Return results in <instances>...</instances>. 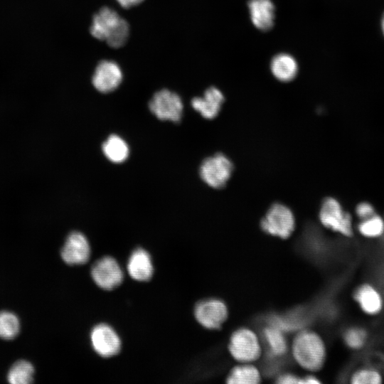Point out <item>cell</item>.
<instances>
[{
  "mask_svg": "<svg viewBox=\"0 0 384 384\" xmlns=\"http://www.w3.org/2000/svg\"><path fill=\"white\" fill-rule=\"evenodd\" d=\"M303 380H304V383H307V384L320 383V381L313 375H308L305 378H303Z\"/></svg>",
  "mask_w": 384,
  "mask_h": 384,
  "instance_id": "cell-29",
  "label": "cell"
},
{
  "mask_svg": "<svg viewBox=\"0 0 384 384\" xmlns=\"http://www.w3.org/2000/svg\"><path fill=\"white\" fill-rule=\"evenodd\" d=\"M19 321L17 316L9 311L0 312V337L12 339L19 331Z\"/></svg>",
  "mask_w": 384,
  "mask_h": 384,
  "instance_id": "cell-22",
  "label": "cell"
},
{
  "mask_svg": "<svg viewBox=\"0 0 384 384\" xmlns=\"http://www.w3.org/2000/svg\"><path fill=\"white\" fill-rule=\"evenodd\" d=\"M273 75L279 81L287 82L295 78L298 72L296 60L287 53L276 55L270 63Z\"/></svg>",
  "mask_w": 384,
  "mask_h": 384,
  "instance_id": "cell-17",
  "label": "cell"
},
{
  "mask_svg": "<svg viewBox=\"0 0 384 384\" xmlns=\"http://www.w3.org/2000/svg\"><path fill=\"white\" fill-rule=\"evenodd\" d=\"M233 171L232 161L223 154H215L203 160L200 166L201 179L213 188L226 185Z\"/></svg>",
  "mask_w": 384,
  "mask_h": 384,
  "instance_id": "cell-4",
  "label": "cell"
},
{
  "mask_svg": "<svg viewBox=\"0 0 384 384\" xmlns=\"http://www.w3.org/2000/svg\"><path fill=\"white\" fill-rule=\"evenodd\" d=\"M358 230L366 237H378L384 232V222L379 215L374 214L359 223Z\"/></svg>",
  "mask_w": 384,
  "mask_h": 384,
  "instance_id": "cell-23",
  "label": "cell"
},
{
  "mask_svg": "<svg viewBox=\"0 0 384 384\" xmlns=\"http://www.w3.org/2000/svg\"><path fill=\"white\" fill-rule=\"evenodd\" d=\"M150 111L161 120L179 122L183 112V103L178 94L162 89L154 94L149 102Z\"/></svg>",
  "mask_w": 384,
  "mask_h": 384,
  "instance_id": "cell-6",
  "label": "cell"
},
{
  "mask_svg": "<svg viewBox=\"0 0 384 384\" xmlns=\"http://www.w3.org/2000/svg\"><path fill=\"white\" fill-rule=\"evenodd\" d=\"M102 151L108 160L113 163H122L129 156V146L119 136L110 135L102 144Z\"/></svg>",
  "mask_w": 384,
  "mask_h": 384,
  "instance_id": "cell-18",
  "label": "cell"
},
{
  "mask_svg": "<svg viewBox=\"0 0 384 384\" xmlns=\"http://www.w3.org/2000/svg\"><path fill=\"white\" fill-rule=\"evenodd\" d=\"M194 314L196 320L204 327L210 329L220 328L228 317L225 304L220 299H209L198 303Z\"/></svg>",
  "mask_w": 384,
  "mask_h": 384,
  "instance_id": "cell-10",
  "label": "cell"
},
{
  "mask_svg": "<svg viewBox=\"0 0 384 384\" xmlns=\"http://www.w3.org/2000/svg\"><path fill=\"white\" fill-rule=\"evenodd\" d=\"M90 256V247L85 236L80 232L71 233L61 250L63 261L68 265H82Z\"/></svg>",
  "mask_w": 384,
  "mask_h": 384,
  "instance_id": "cell-12",
  "label": "cell"
},
{
  "mask_svg": "<svg viewBox=\"0 0 384 384\" xmlns=\"http://www.w3.org/2000/svg\"><path fill=\"white\" fill-rule=\"evenodd\" d=\"M356 212L357 215L362 220L375 214L373 207L367 202L359 203L356 207Z\"/></svg>",
  "mask_w": 384,
  "mask_h": 384,
  "instance_id": "cell-26",
  "label": "cell"
},
{
  "mask_svg": "<svg viewBox=\"0 0 384 384\" xmlns=\"http://www.w3.org/2000/svg\"><path fill=\"white\" fill-rule=\"evenodd\" d=\"M91 275L96 284L106 290L118 287L123 280L122 269L111 257L98 260L92 267Z\"/></svg>",
  "mask_w": 384,
  "mask_h": 384,
  "instance_id": "cell-8",
  "label": "cell"
},
{
  "mask_svg": "<svg viewBox=\"0 0 384 384\" xmlns=\"http://www.w3.org/2000/svg\"><path fill=\"white\" fill-rule=\"evenodd\" d=\"M353 297L361 309L368 314H376L382 309L383 301L381 296L370 284H364L358 287L354 292Z\"/></svg>",
  "mask_w": 384,
  "mask_h": 384,
  "instance_id": "cell-16",
  "label": "cell"
},
{
  "mask_svg": "<svg viewBox=\"0 0 384 384\" xmlns=\"http://www.w3.org/2000/svg\"><path fill=\"white\" fill-rule=\"evenodd\" d=\"M319 220L323 225L345 236H351L352 221L349 213L344 211L340 203L334 198H326L319 210Z\"/></svg>",
  "mask_w": 384,
  "mask_h": 384,
  "instance_id": "cell-5",
  "label": "cell"
},
{
  "mask_svg": "<svg viewBox=\"0 0 384 384\" xmlns=\"http://www.w3.org/2000/svg\"><path fill=\"white\" fill-rule=\"evenodd\" d=\"M228 348L235 359L245 363L257 359L261 353L257 336L246 328L238 329L232 334Z\"/></svg>",
  "mask_w": 384,
  "mask_h": 384,
  "instance_id": "cell-7",
  "label": "cell"
},
{
  "mask_svg": "<svg viewBox=\"0 0 384 384\" xmlns=\"http://www.w3.org/2000/svg\"><path fill=\"white\" fill-rule=\"evenodd\" d=\"M261 227L267 233L285 239L294 230L295 218L289 208L274 203L262 219Z\"/></svg>",
  "mask_w": 384,
  "mask_h": 384,
  "instance_id": "cell-3",
  "label": "cell"
},
{
  "mask_svg": "<svg viewBox=\"0 0 384 384\" xmlns=\"http://www.w3.org/2000/svg\"><path fill=\"white\" fill-rule=\"evenodd\" d=\"M263 336L273 356H282L287 350V343L282 331L272 325L263 330Z\"/></svg>",
  "mask_w": 384,
  "mask_h": 384,
  "instance_id": "cell-20",
  "label": "cell"
},
{
  "mask_svg": "<svg viewBox=\"0 0 384 384\" xmlns=\"http://www.w3.org/2000/svg\"><path fill=\"white\" fill-rule=\"evenodd\" d=\"M292 353L295 361L304 368L317 370L325 360V346L320 336L311 331H302L294 338Z\"/></svg>",
  "mask_w": 384,
  "mask_h": 384,
  "instance_id": "cell-2",
  "label": "cell"
},
{
  "mask_svg": "<svg viewBox=\"0 0 384 384\" xmlns=\"http://www.w3.org/2000/svg\"><path fill=\"white\" fill-rule=\"evenodd\" d=\"M260 374L257 368L245 364L233 368L227 378L228 383L256 384L260 382Z\"/></svg>",
  "mask_w": 384,
  "mask_h": 384,
  "instance_id": "cell-19",
  "label": "cell"
},
{
  "mask_svg": "<svg viewBox=\"0 0 384 384\" xmlns=\"http://www.w3.org/2000/svg\"><path fill=\"white\" fill-rule=\"evenodd\" d=\"M247 6L251 21L257 28L263 31L272 28L274 20V6L271 0H250Z\"/></svg>",
  "mask_w": 384,
  "mask_h": 384,
  "instance_id": "cell-14",
  "label": "cell"
},
{
  "mask_svg": "<svg viewBox=\"0 0 384 384\" xmlns=\"http://www.w3.org/2000/svg\"><path fill=\"white\" fill-rule=\"evenodd\" d=\"M117 2L124 9H129L141 4L144 0H117Z\"/></svg>",
  "mask_w": 384,
  "mask_h": 384,
  "instance_id": "cell-28",
  "label": "cell"
},
{
  "mask_svg": "<svg viewBox=\"0 0 384 384\" xmlns=\"http://www.w3.org/2000/svg\"><path fill=\"white\" fill-rule=\"evenodd\" d=\"M381 26H382L383 33L384 34V15H383V16L382 18Z\"/></svg>",
  "mask_w": 384,
  "mask_h": 384,
  "instance_id": "cell-30",
  "label": "cell"
},
{
  "mask_svg": "<svg viewBox=\"0 0 384 384\" xmlns=\"http://www.w3.org/2000/svg\"><path fill=\"white\" fill-rule=\"evenodd\" d=\"M127 271L130 277L135 280L140 282L149 280L154 272L149 254L142 248L136 249L129 259Z\"/></svg>",
  "mask_w": 384,
  "mask_h": 384,
  "instance_id": "cell-15",
  "label": "cell"
},
{
  "mask_svg": "<svg viewBox=\"0 0 384 384\" xmlns=\"http://www.w3.org/2000/svg\"><path fill=\"white\" fill-rule=\"evenodd\" d=\"M94 350L102 357H110L119 353L120 339L110 326L101 324L93 328L90 335Z\"/></svg>",
  "mask_w": 384,
  "mask_h": 384,
  "instance_id": "cell-11",
  "label": "cell"
},
{
  "mask_svg": "<svg viewBox=\"0 0 384 384\" xmlns=\"http://www.w3.org/2000/svg\"><path fill=\"white\" fill-rule=\"evenodd\" d=\"M224 100L220 90L210 87L205 91L203 97H193L191 104L203 117L211 119L218 114Z\"/></svg>",
  "mask_w": 384,
  "mask_h": 384,
  "instance_id": "cell-13",
  "label": "cell"
},
{
  "mask_svg": "<svg viewBox=\"0 0 384 384\" xmlns=\"http://www.w3.org/2000/svg\"><path fill=\"white\" fill-rule=\"evenodd\" d=\"M122 78V70L116 62L102 60L95 67L92 83L97 91L109 93L119 86Z\"/></svg>",
  "mask_w": 384,
  "mask_h": 384,
  "instance_id": "cell-9",
  "label": "cell"
},
{
  "mask_svg": "<svg viewBox=\"0 0 384 384\" xmlns=\"http://www.w3.org/2000/svg\"><path fill=\"white\" fill-rule=\"evenodd\" d=\"M90 32L111 48H119L128 40L129 25L116 11L104 6L93 15Z\"/></svg>",
  "mask_w": 384,
  "mask_h": 384,
  "instance_id": "cell-1",
  "label": "cell"
},
{
  "mask_svg": "<svg viewBox=\"0 0 384 384\" xmlns=\"http://www.w3.org/2000/svg\"><path fill=\"white\" fill-rule=\"evenodd\" d=\"M34 369L28 361L15 363L9 371L7 379L11 384H28L33 380Z\"/></svg>",
  "mask_w": 384,
  "mask_h": 384,
  "instance_id": "cell-21",
  "label": "cell"
},
{
  "mask_svg": "<svg viewBox=\"0 0 384 384\" xmlns=\"http://www.w3.org/2000/svg\"><path fill=\"white\" fill-rule=\"evenodd\" d=\"M367 338L366 332L361 328H351L344 334L346 343L351 348L359 349L363 346Z\"/></svg>",
  "mask_w": 384,
  "mask_h": 384,
  "instance_id": "cell-25",
  "label": "cell"
},
{
  "mask_svg": "<svg viewBox=\"0 0 384 384\" xmlns=\"http://www.w3.org/2000/svg\"><path fill=\"white\" fill-rule=\"evenodd\" d=\"M382 382V377L375 369L366 368L357 370L351 377L353 384H378Z\"/></svg>",
  "mask_w": 384,
  "mask_h": 384,
  "instance_id": "cell-24",
  "label": "cell"
},
{
  "mask_svg": "<svg viewBox=\"0 0 384 384\" xmlns=\"http://www.w3.org/2000/svg\"><path fill=\"white\" fill-rule=\"evenodd\" d=\"M277 382L278 383L283 384L304 383V380L303 378H299L293 374L287 373L280 375L277 378Z\"/></svg>",
  "mask_w": 384,
  "mask_h": 384,
  "instance_id": "cell-27",
  "label": "cell"
}]
</instances>
